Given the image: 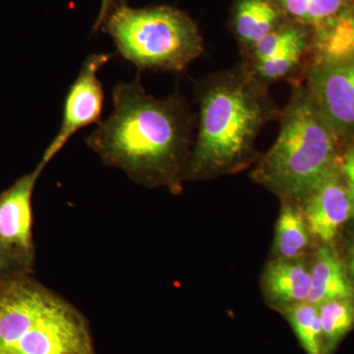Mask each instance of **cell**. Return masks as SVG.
Wrapping results in <instances>:
<instances>
[{
    "instance_id": "cell-21",
    "label": "cell",
    "mask_w": 354,
    "mask_h": 354,
    "mask_svg": "<svg viewBox=\"0 0 354 354\" xmlns=\"http://www.w3.org/2000/svg\"><path fill=\"white\" fill-rule=\"evenodd\" d=\"M17 269H22V267L0 243V285L15 276Z\"/></svg>"
},
{
    "instance_id": "cell-1",
    "label": "cell",
    "mask_w": 354,
    "mask_h": 354,
    "mask_svg": "<svg viewBox=\"0 0 354 354\" xmlns=\"http://www.w3.org/2000/svg\"><path fill=\"white\" fill-rule=\"evenodd\" d=\"M113 101V113L88 137V146L135 183L178 192L194 131V118L183 95L156 99L136 79L116 85Z\"/></svg>"
},
{
    "instance_id": "cell-23",
    "label": "cell",
    "mask_w": 354,
    "mask_h": 354,
    "mask_svg": "<svg viewBox=\"0 0 354 354\" xmlns=\"http://www.w3.org/2000/svg\"><path fill=\"white\" fill-rule=\"evenodd\" d=\"M113 1H114V0H104V6H102V14L101 16H100V20L99 22L97 23V25L101 24L102 20L104 19V16H106V10H108L109 4H111Z\"/></svg>"
},
{
    "instance_id": "cell-13",
    "label": "cell",
    "mask_w": 354,
    "mask_h": 354,
    "mask_svg": "<svg viewBox=\"0 0 354 354\" xmlns=\"http://www.w3.org/2000/svg\"><path fill=\"white\" fill-rule=\"evenodd\" d=\"M311 261V292L308 302L317 306L339 298H354V288L339 253L330 244H321Z\"/></svg>"
},
{
    "instance_id": "cell-10",
    "label": "cell",
    "mask_w": 354,
    "mask_h": 354,
    "mask_svg": "<svg viewBox=\"0 0 354 354\" xmlns=\"http://www.w3.org/2000/svg\"><path fill=\"white\" fill-rule=\"evenodd\" d=\"M301 206L313 239L332 245L341 228L354 216V204L339 164Z\"/></svg>"
},
{
    "instance_id": "cell-12",
    "label": "cell",
    "mask_w": 354,
    "mask_h": 354,
    "mask_svg": "<svg viewBox=\"0 0 354 354\" xmlns=\"http://www.w3.org/2000/svg\"><path fill=\"white\" fill-rule=\"evenodd\" d=\"M310 28L309 65L354 59V4Z\"/></svg>"
},
{
    "instance_id": "cell-6",
    "label": "cell",
    "mask_w": 354,
    "mask_h": 354,
    "mask_svg": "<svg viewBox=\"0 0 354 354\" xmlns=\"http://www.w3.org/2000/svg\"><path fill=\"white\" fill-rule=\"evenodd\" d=\"M311 55V28L290 19L242 55V64L269 87L279 81L304 80Z\"/></svg>"
},
{
    "instance_id": "cell-2",
    "label": "cell",
    "mask_w": 354,
    "mask_h": 354,
    "mask_svg": "<svg viewBox=\"0 0 354 354\" xmlns=\"http://www.w3.org/2000/svg\"><path fill=\"white\" fill-rule=\"evenodd\" d=\"M195 95L198 131L183 180L241 171L256 158V140L263 128L281 116L269 87L241 62L200 80Z\"/></svg>"
},
{
    "instance_id": "cell-18",
    "label": "cell",
    "mask_w": 354,
    "mask_h": 354,
    "mask_svg": "<svg viewBox=\"0 0 354 354\" xmlns=\"http://www.w3.org/2000/svg\"><path fill=\"white\" fill-rule=\"evenodd\" d=\"M353 4L354 0H308L304 25L312 27Z\"/></svg>"
},
{
    "instance_id": "cell-9",
    "label": "cell",
    "mask_w": 354,
    "mask_h": 354,
    "mask_svg": "<svg viewBox=\"0 0 354 354\" xmlns=\"http://www.w3.org/2000/svg\"><path fill=\"white\" fill-rule=\"evenodd\" d=\"M46 165L39 162L0 195V243L22 268L29 267L34 255L32 196Z\"/></svg>"
},
{
    "instance_id": "cell-8",
    "label": "cell",
    "mask_w": 354,
    "mask_h": 354,
    "mask_svg": "<svg viewBox=\"0 0 354 354\" xmlns=\"http://www.w3.org/2000/svg\"><path fill=\"white\" fill-rule=\"evenodd\" d=\"M111 58V53H95L84 62L65 97L59 130L41 158L44 165H48L79 130L102 122L104 93L97 73Z\"/></svg>"
},
{
    "instance_id": "cell-4",
    "label": "cell",
    "mask_w": 354,
    "mask_h": 354,
    "mask_svg": "<svg viewBox=\"0 0 354 354\" xmlns=\"http://www.w3.org/2000/svg\"><path fill=\"white\" fill-rule=\"evenodd\" d=\"M0 354H94L87 324L53 291L23 276L0 285Z\"/></svg>"
},
{
    "instance_id": "cell-19",
    "label": "cell",
    "mask_w": 354,
    "mask_h": 354,
    "mask_svg": "<svg viewBox=\"0 0 354 354\" xmlns=\"http://www.w3.org/2000/svg\"><path fill=\"white\" fill-rule=\"evenodd\" d=\"M288 19L304 25L308 0H274Z\"/></svg>"
},
{
    "instance_id": "cell-7",
    "label": "cell",
    "mask_w": 354,
    "mask_h": 354,
    "mask_svg": "<svg viewBox=\"0 0 354 354\" xmlns=\"http://www.w3.org/2000/svg\"><path fill=\"white\" fill-rule=\"evenodd\" d=\"M304 82L344 149L354 145V59L310 64Z\"/></svg>"
},
{
    "instance_id": "cell-15",
    "label": "cell",
    "mask_w": 354,
    "mask_h": 354,
    "mask_svg": "<svg viewBox=\"0 0 354 354\" xmlns=\"http://www.w3.org/2000/svg\"><path fill=\"white\" fill-rule=\"evenodd\" d=\"M281 200L272 252L276 258L283 259L304 257L313 239L305 220L304 209L299 203Z\"/></svg>"
},
{
    "instance_id": "cell-14",
    "label": "cell",
    "mask_w": 354,
    "mask_h": 354,
    "mask_svg": "<svg viewBox=\"0 0 354 354\" xmlns=\"http://www.w3.org/2000/svg\"><path fill=\"white\" fill-rule=\"evenodd\" d=\"M286 20L274 0H237L232 25L241 55Z\"/></svg>"
},
{
    "instance_id": "cell-20",
    "label": "cell",
    "mask_w": 354,
    "mask_h": 354,
    "mask_svg": "<svg viewBox=\"0 0 354 354\" xmlns=\"http://www.w3.org/2000/svg\"><path fill=\"white\" fill-rule=\"evenodd\" d=\"M339 169L354 204V145L344 149L339 160Z\"/></svg>"
},
{
    "instance_id": "cell-24",
    "label": "cell",
    "mask_w": 354,
    "mask_h": 354,
    "mask_svg": "<svg viewBox=\"0 0 354 354\" xmlns=\"http://www.w3.org/2000/svg\"><path fill=\"white\" fill-rule=\"evenodd\" d=\"M351 232H353V239H354V216L351 218Z\"/></svg>"
},
{
    "instance_id": "cell-16",
    "label": "cell",
    "mask_w": 354,
    "mask_h": 354,
    "mask_svg": "<svg viewBox=\"0 0 354 354\" xmlns=\"http://www.w3.org/2000/svg\"><path fill=\"white\" fill-rule=\"evenodd\" d=\"M324 354H334L354 329V298H339L319 305Z\"/></svg>"
},
{
    "instance_id": "cell-3",
    "label": "cell",
    "mask_w": 354,
    "mask_h": 354,
    "mask_svg": "<svg viewBox=\"0 0 354 354\" xmlns=\"http://www.w3.org/2000/svg\"><path fill=\"white\" fill-rule=\"evenodd\" d=\"M279 136L251 177L281 199L302 204L339 164L344 151L304 81L291 84Z\"/></svg>"
},
{
    "instance_id": "cell-11",
    "label": "cell",
    "mask_w": 354,
    "mask_h": 354,
    "mask_svg": "<svg viewBox=\"0 0 354 354\" xmlns=\"http://www.w3.org/2000/svg\"><path fill=\"white\" fill-rule=\"evenodd\" d=\"M262 290L268 304L283 313L308 301L311 292V261L304 257L274 258L263 272Z\"/></svg>"
},
{
    "instance_id": "cell-5",
    "label": "cell",
    "mask_w": 354,
    "mask_h": 354,
    "mask_svg": "<svg viewBox=\"0 0 354 354\" xmlns=\"http://www.w3.org/2000/svg\"><path fill=\"white\" fill-rule=\"evenodd\" d=\"M106 31L120 55L140 70L181 72L204 53L196 24L171 7H118Z\"/></svg>"
},
{
    "instance_id": "cell-22",
    "label": "cell",
    "mask_w": 354,
    "mask_h": 354,
    "mask_svg": "<svg viewBox=\"0 0 354 354\" xmlns=\"http://www.w3.org/2000/svg\"><path fill=\"white\" fill-rule=\"evenodd\" d=\"M344 262L349 281H351V286L354 288V239H351V241L348 243Z\"/></svg>"
},
{
    "instance_id": "cell-17",
    "label": "cell",
    "mask_w": 354,
    "mask_h": 354,
    "mask_svg": "<svg viewBox=\"0 0 354 354\" xmlns=\"http://www.w3.org/2000/svg\"><path fill=\"white\" fill-rule=\"evenodd\" d=\"M306 354H324L319 307L306 301L283 312Z\"/></svg>"
}]
</instances>
